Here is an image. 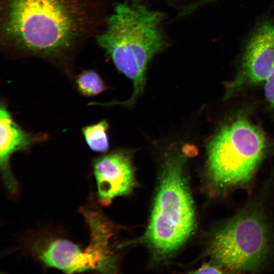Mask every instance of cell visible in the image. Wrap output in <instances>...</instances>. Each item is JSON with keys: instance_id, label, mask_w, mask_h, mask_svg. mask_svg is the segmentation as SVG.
<instances>
[{"instance_id": "cell-12", "label": "cell", "mask_w": 274, "mask_h": 274, "mask_svg": "<svg viewBox=\"0 0 274 274\" xmlns=\"http://www.w3.org/2000/svg\"><path fill=\"white\" fill-rule=\"evenodd\" d=\"M265 83V96L269 105L274 108V67Z\"/></svg>"}, {"instance_id": "cell-4", "label": "cell", "mask_w": 274, "mask_h": 274, "mask_svg": "<svg viewBox=\"0 0 274 274\" xmlns=\"http://www.w3.org/2000/svg\"><path fill=\"white\" fill-rule=\"evenodd\" d=\"M262 132L244 117L223 127L207 147V176L213 189L223 191L247 183L264 154Z\"/></svg>"}, {"instance_id": "cell-8", "label": "cell", "mask_w": 274, "mask_h": 274, "mask_svg": "<svg viewBox=\"0 0 274 274\" xmlns=\"http://www.w3.org/2000/svg\"><path fill=\"white\" fill-rule=\"evenodd\" d=\"M97 187V196L102 205L129 194L134 185V169L129 157L113 152L96 158L93 163Z\"/></svg>"}, {"instance_id": "cell-6", "label": "cell", "mask_w": 274, "mask_h": 274, "mask_svg": "<svg viewBox=\"0 0 274 274\" xmlns=\"http://www.w3.org/2000/svg\"><path fill=\"white\" fill-rule=\"evenodd\" d=\"M83 214L90 230L89 245L81 249L70 241L58 238L50 241L38 252V258L47 266L66 273L114 270L115 261L110 246L112 226L97 212L84 210Z\"/></svg>"}, {"instance_id": "cell-14", "label": "cell", "mask_w": 274, "mask_h": 274, "mask_svg": "<svg viewBox=\"0 0 274 274\" xmlns=\"http://www.w3.org/2000/svg\"><path fill=\"white\" fill-rule=\"evenodd\" d=\"M133 1H135V2H138V1H142V0H133Z\"/></svg>"}, {"instance_id": "cell-13", "label": "cell", "mask_w": 274, "mask_h": 274, "mask_svg": "<svg viewBox=\"0 0 274 274\" xmlns=\"http://www.w3.org/2000/svg\"><path fill=\"white\" fill-rule=\"evenodd\" d=\"M194 272L197 273H222L223 271L222 268L218 264L205 263Z\"/></svg>"}, {"instance_id": "cell-2", "label": "cell", "mask_w": 274, "mask_h": 274, "mask_svg": "<svg viewBox=\"0 0 274 274\" xmlns=\"http://www.w3.org/2000/svg\"><path fill=\"white\" fill-rule=\"evenodd\" d=\"M163 19L162 13L144 5L120 3L97 36L98 44L117 70L133 83L131 97L121 105L134 103L144 88L149 62L164 46Z\"/></svg>"}, {"instance_id": "cell-11", "label": "cell", "mask_w": 274, "mask_h": 274, "mask_svg": "<svg viewBox=\"0 0 274 274\" xmlns=\"http://www.w3.org/2000/svg\"><path fill=\"white\" fill-rule=\"evenodd\" d=\"M77 91L86 97L97 95L106 89V85L100 75L93 70L84 71L75 79Z\"/></svg>"}, {"instance_id": "cell-9", "label": "cell", "mask_w": 274, "mask_h": 274, "mask_svg": "<svg viewBox=\"0 0 274 274\" xmlns=\"http://www.w3.org/2000/svg\"><path fill=\"white\" fill-rule=\"evenodd\" d=\"M47 136L28 132L13 119L4 102L0 107V165L3 180L7 188L15 192L17 184L9 166L11 156L26 151L33 144L44 140Z\"/></svg>"}, {"instance_id": "cell-10", "label": "cell", "mask_w": 274, "mask_h": 274, "mask_svg": "<svg viewBox=\"0 0 274 274\" xmlns=\"http://www.w3.org/2000/svg\"><path fill=\"white\" fill-rule=\"evenodd\" d=\"M108 128L109 124L106 120L83 127L82 133L86 144L93 151L104 153L108 150Z\"/></svg>"}, {"instance_id": "cell-1", "label": "cell", "mask_w": 274, "mask_h": 274, "mask_svg": "<svg viewBox=\"0 0 274 274\" xmlns=\"http://www.w3.org/2000/svg\"><path fill=\"white\" fill-rule=\"evenodd\" d=\"M1 39L21 55L64 59L91 35L97 0H1Z\"/></svg>"}, {"instance_id": "cell-5", "label": "cell", "mask_w": 274, "mask_h": 274, "mask_svg": "<svg viewBox=\"0 0 274 274\" xmlns=\"http://www.w3.org/2000/svg\"><path fill=\"white\" fill-rule=\"evenodd\" d=\"M268 247V233L263 218L254 210L245 211L221 226L209 247L211 258L222 268L234 272L257 269Z\"/></svg>"}, {"instance_id": "cell-3", "label": "cell", "mask_w": 274, "mask_h": 274, "mask_svg": "<svg viewBox=\"0 0 274 274\" xmlns=\"http://www.w3.org/2000/svg\"><path fill=\"white\" fill-rule=\"evenodd\" d=\"M186 156L175 151L166 157L149 223L141 238L157 260L170 257L195 229L194 206L184 170Z\"/></svg>"}, {"instance_id": "cell-7", "label": "cell", "mask_w": 274, "mask_h": 274, "mask_svg": "<svg viewBox=\"0 0 274 274\" xmlns=\"http://www.w3.org/2000/svg\"><path fill=\"white\" fill-rule=\"evenodd\" d=\"M274 67V24L266 22L255 31L246 47L239 74L229 83L228 93L239 87L265 82Z\"/></svg>"}]
</instances>
